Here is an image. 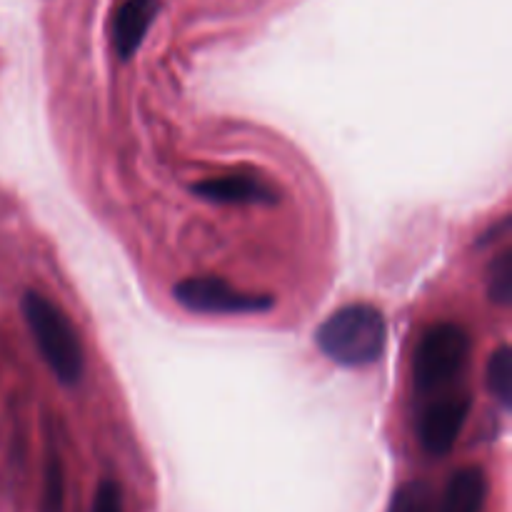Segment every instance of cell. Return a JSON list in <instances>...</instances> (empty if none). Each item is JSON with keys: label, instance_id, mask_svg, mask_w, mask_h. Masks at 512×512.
Segmentation results:
<instances>
[{"label": "cell", "instance_id": "4", "mask_svg": "<svg viewBox=\"0 0 512 512\" xmlns=\"http://www.w3.org/2000/svg\"><path fill=\"white\" fill-rule=\"evenodd\" d=\"M173 298L190 313L200 315H250L265 313L275 305L270 295H253L235 290L233 285L210 275L185 278L175 283Z\"/></svg>", "mask_w": 512, "mask_h": 512}, {"label": "cell", "instance_id": "13", "mask_svg": "<svg viewBox=\"0 0 512 512\" xmlns=\"http://www.w3.org/2000/svg\"><path fill=\"white\" fill-rule=\"evenodd\" d=\"M90 512H123V490L115 480H103L98 485Z\"/></svg>", "mask_w": 512, "mask_h": 512}, {"label": "cell", "instance_id": "12", "mask_svg": "<svg viewBox=\"0 0 512 512\" xmlns=\"http://www.w3.org/2000/svg\"><path fill=\"white\" fill-rule=\"evenodd\" d=\"M488 298L500 308H508L512 300V250L505 248L488 265Z\"/></svg>", "mask_w": 512, "mask_h": 512}, {"label": "cell", "instance_id": "6", "mask_svg": "<svg viewBox=\"0 0 512 512\" xmlns=\"http://www.w3.org/2000/svg\"><path fill=\"white\" fill-rule=\"evenodd\" d=\"M193 193L220 205H275L280 190L260 175H223L193 185Z\"/></svg>", "mask_w": 512, "mask_h": 512}, {"label": "cell", "instance_id": "1", "mask_svg": "<svg viewBox=\"0 0 512 512\" xmlns=\"http://www.w3.org/2000/svg\"><path fill=\"white\" fill-rule=\"evenodd\" d=\"M320 353L345 368H363L383 355L388 325L375 305L353 303L335 310L315 335Z\"/></svg>", "mask_w": 512, "mask_h": 512}, {"label": "cell", "instance_id": "10", "mask_svg": "<svg viewBox=\"0 0 512 512\" xmlns=\"http://www.w3.org/2000/svg\"><path fill=\"white\" fill-rule=\"evenodd\" d=\"M488 390L500 405L510 408L512 403V350L510 345H500L488 360Z\"/></svg>", "mask_w": 512, "mask_h": 512}, {"label": "cell", "instance_id": "5", "mask_svg": "<svg viewBox=\"0 0 512 512\" xmlns=\"http://www.w3.org/2000/svg\"><path fill=\"white\" fill-rule=\"evenodd\" d=\"M468 415L470 398H463V395L435 400L433 405H428L418 425L420 445H423L425 453L433 455V458L448 455L458 443L460 433L468 423Z\"/></svg>", "mask_w": 512, "mask_h": 512}, {"label": "cell", "instance_id": "3", "mask_svg": "<svg viewBox=\"0 0 512 512\" xmlns=\"http://www.w3.org/2000/svg\"><path fill=\"white\" fill-rule=\"evenodd\" d=\"M473 350L470 333L458 323H435L420 338L413 360V385L420 395L450 388L465 370Z\"/></svg>", "mask_w": 512, "mask_h": 512}, {"label": "cell", "instance_id": "9", "mask_svg": "<svg viewBox=\"0 0 512 512\" xmlns=\"http://www.w3.org/2000/svg\"><path fill=\"white\" fill-rule=\"evenodd\" d=\"M65 508V468L58 450H48L43 468V503L40 512H63Z\"/></svg>", "mask_w": 512, "mask_h": 512}, {"label": "cell", "instance_id": "8", "mask_svg": "<svg viewBox=\"0 0 512 512\" xmlns=\"http://www.w3.org/2000/svg\"><path fill=\"white\" fill-rule=\"evenodd\" d=\"M488 498V478L480 468L468 465L450 475L438 512H480Z\"/></svg>", "mask_w": 512, "mask_h": 512}, {"label": "cell", "instance_id": "7", "mask_svg": "<svg viewBox=\"0 0 512 512\" xmlns=\"http://www.w3.org/2000/svg\"><path fill=\"white\" fill-rule=\"evenodd\" d=\"M160 10V0H125L113 20V45L120 60H128L143 45L148 28Z\"/></svg>", "mask_w": 512, "mask_h": 512}, {"label": "cell", "instance_id": "2", "mask_svg": "<svg viewBox=\"0 0 512 512\" xmlns=\"http://www.w3.org/2000/svg\"><path fill=\"white\" fill-rule=\"evenodd\" d=\"M20 313L55 378L63 385H78L85 373V355L68 315L38 290H25Z\"/></svg>", "mask_w": 512, "mask_h": 512}, {"label": "cell", "instance_id": "11", "mask_svg": "<svg viewBox=\"0 0 512 512\" xmlns=\"http://www.w3.org/2000/svg\"><path fill=\"white\" fill-rule=\"evenodd\" d=\"M388 512H438L435 493L425 480H413L395 490Z\"/></svg>", "mask_w": 512, "mask_h": 512}]
</instances>
